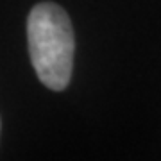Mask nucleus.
<instances>
[{"mask_svg":"<svg viewBox=\"0 0 161 161\" xmlns=\"http://www.w3.org/2000/svg\"><path fill=\"white\" fill-rule=\"evenodd\" d=\"M27 41L32 68L48 90L63 92L72 79L75 38L68 14L52 2L34 6L27 18Z\"/></svg>","mask_w":161,"mask_h":161,"instance_id":"nucleus-1","label":"nucleus"}]
</instances>
